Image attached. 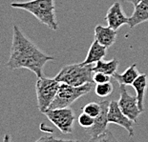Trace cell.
Wrapping results in <instances>:
<instances>
[{
    "mask_svg": "<svg viewBox=\"0 0 148 142\" xmlns=\"http://www.w3.org/2000/svg\"><path fill=\"white\" fill-rule=\"evenodd\" d=\"M52 60H55L53 56L44 53L27 38L17 25H14L11 55L7 62V67L10 70L28 69L37 77H43L44 66Z\"/></svg>",
    "mask_w": 148,
    "mask_h": 142,
    "instance_id": "6da1fadb",
    "label": "cell"
},
{
    "mask_svg": "<svg viewBox=\"0 0 148 142\" xmlns=\"http://www.w3.org/2000/svg\"><path fill=\"white\" fill-rule=\"evenodd\" d=\"M11 6L32 14L37 20L53 31L58 29L56 17L55 0H31L26 2H12Z\"/></svg>",
    "mask_w": 148,
    "mask_h": 142,
    "instance_id": "7a4b0ae2",
    "label": "cell"
},
{
    "mask_svg": "<svg viewBox=\"0 0 148 142\" xmlns=\"http://www.w3.org/2000/svg\"><path fill=\"white\" fill-rule=\"evenodd\" d=\"M93 72L92 65H84L82 62L75 63L64 66L55 78L60 83L79 87L87 83H94Z\"/></svg>",
    "mask_w": 148,
    "mask_h": 142,
    "instance_id": "3957f363",
    "label": "cell"
},
{
    "mask_svg": "<svg viewBox=\"0 0 148 142\" xmlns=\"http://www.w3.org/2000/svg\"><path fill=\"white\" fill-rule=\"evenodd\" d=\"M60 82L56 78L37 77L36 83V91L37 98V107L40 113H44L47 110L50 109L52 103L55 100Z\"/></svg>",
    "mask_w": 148,
    "mask_h": 142,
    "instance_id": "277c9868",
    "label": "cell"
},
{
    "mask_svg": "<svg viewBox=\"0 0 148 142\" xmlns=\"http://www.w3.org/2000/svg\"><path fill=\"white\" fill-rule=\"evenodd\" d=\"M94 84L95 83H87L82 85V86L75 87L68 84L61 83L58 94H56L50 109H59L70 107L79 97L90 93L95 88Z\"/></svg>",
    "mask_w": 148,
    "mask_h": 142,
    "instance_id": "5b68a950",
    "label": "cell"
},
{
    "mask_svg": "<svg viewBox=\"0 0 148 142\" xmlns=\"http://www.w3.org/2000/svg\"><path fill=\"white\" fill-rule=\"evenodd\" d=\"M62 134H68L73 132L75 116L70 107L59 109H49L43 113Z\"/></svg>",
    "mask_w": 148,
    "mask_h": 142,
    "instance_id": "8992f818",
    "label": "cell"
},
{
    "mask_svg": "<svg viewBox=\"0 0 148 142\" xmlns=\"http://www.w3.org/2000/svg\"><path fill=\"white\" fill-rule=\"evenodd\" d=\"M119 106L121 112L130 118L132 121L136 123L138 119V116L141 113L140 108H138L137 96L130 94L126 90L125 85H119Z\"/></svg>",
    "mask_w": 148,
    "mask_h": 142,
    "instance_id": "52a82bcc",
    "label": "cell"
},
{
    "mask_svg": "<svg viewBox=\"0 0 148 142\" xmlns=\"http://www.w3.org/2000/svg\"><path fill=\"white\" fill-rule=\"evenodd\" d=\"M108 123H115V124L121 126L127 131L129 137H134V121L128 118L123 113L121 112L119 106V102L116 100L110 102L109 112H108Z\"/></svg>",
    "mask_w": 148,
    "mask_h": 142,
    "instance_id": "ba28073f",
    "label": "cell"
},
{
    "mask_svg": "<svg viewBox=\"0 0 148 142\" xmlns=\"http://www.w3.org/2000/svg\"><path fill=\"white\" fill-rule=\"evenodd\" d=\"M105 21L110 28H112L115 31H118L123 25H128L129 17L125 15L121 3L115 2L113 3L111 7L109 8L108 12H107L105 15Z\"/></svg>",
    "mask_w": 148,
    "mask_h": 142,
    "instance_id": "9c48e42d",
    "label": "cell"
},
{
    "mask_svg": "<svg viewBox=\"0 0 148 142\" xmlns=\"http://www.w3.org/2000/svg\"><path fill=\"white\" fill-rule=\"evenodd\" d=\"M100 106H101V112L99 115L95 118V124L92 127L85 129L86 132L91 137H97L105 132L107 131V125L108 123V112H109V105L110 102L108 100H104V101H100Z\"/></svg>",
    "mask_w": 148,
    "mask_h": 142,
    "instance_id": "30bf717a",
    "label": "cell"
},
{
    "mask_svg": "<svg viewBox=\"0 0 148 142\" xmlns=\"http://www.w3.org/2000/svg\"><path fill=\"white\" fill-rule=\"evenodd\" d=\"M146 21H148V0H141L135 6L133 14L129 17L128 26L130 29H133Z\"/></svg>",
    "mask_w": 148,
    "mask_h": 142,
    "instance_id": "8fae6325",
    "label": "cell"
},
{
    "mask_svg": "<svg viewBox=\"0 0 148 142\" xmlns=\"http://www.w3.org/2000/svg\"><path fill=\"white\" fill-rule=\"evenodd\" d=\"M116 31L109 26L104 27L102 25H97L95 28V39L107 48L111 47L116 42Z\"/></svg>",
    "mask_w": 148,
    "mask_h": 142,
    "instance_id": "7c38bea8",
    "label": "cell"
},
{
    "mask_svg": "<svg viewBox=\"0 0 148 142\" xmlns=\"http://www.w3.org/2000/svg\"><path fill=\"white\" fill-rule=\"evenodd\" d=\"M106 52H107V47L101 45L99 41H97L95 39V41L91 44L86 58H85V60L82 63L84 65H92L94 63L102 60L105 57Z\"/></svg>",
    "mask_w": 148,
    "mask_h": 142,
    "instance_id": "4fadbf2b",
    "label": "cell"
},
{
    "mask_svg": "<svg viewBox=\"0 0 148 142\" xmlns=\"http://www.w3.org/2000/svg\"><path fill=\"white\" fill-rule=\"evenodd\" d=\"M132 87L134 88V90L136 91L137 94V99L138 108H140V112L143 113L144 111V98H145V93L148 87V76L145 74H140L138 75L133 84Z\"/></svg>",
    "mask_w": 148,
    "mask_h": 142,
    "instance_id": "5bb4252c",
    "label": "cell"
},
{
    "mask_svg": "<svg viewBox=\"0 0 148 142\" xmlns=\"http://www.w3.org/2000/svg\"><path fill=\"white\" fill-rule=\"evenodd\" d=\"M140 74L138 72L137 64H132L125 70L122 74H116L113 75V78L118 82L119 85H132L135 80L138 77Z\"/></svg>",
    "mask_w": 148,
    "mask_h": 142,
    "instance_id": "9a60e30c",
    "label": "cell"
},
{
    "mask_svg": "<svg viewBox=\"0 0 148 142\" xmlns=\"http://www.w3.org/2000/svg\"><path fill=\"white\" fill-rule=\"evenodd\" d=\"M119 59L114 57L110 61H103L100 60L96 63V65L93 67L94 72H103L105 74H108L110 76H113L118 70L119 67Z\"/></svg>",
    "mask_w": 148,
    "mask_h": 142,
    "instance_id": "2e32d148",
    "label": "cell"
},
{
    "mask_svg": "<svg viewBox=\"0 0 148 142\" xmlns=\"http://www.w3.org/2000/svg\"><path fill=\"white\" fill-rule=\"evenodd\" d=\"M114 91V86L111 82L97 84L95 87V93L99 97H107L111 96Z\"/></svg>",
    "mask_w": 148,
    "mask_h": 142,
    "instance_id": "e0dca14e",
    "label": "cell"
},
{
    "mask_svg": "<svg viewBox=\"0 0 148 142\" xmlns=\"http://www.w3.org/2000/svg\"><path fill=\"white\" fill-rule=\"evenodd\" d=\"M82 111L84 113H88V115H91L92 117L96 118L97 116L100 113V112H101V106H100V103L90 102L83 107Z\"/></svg>",
    "mask_w": 148,
    "mask_h": 142,
    "instance_id": "ac0fdd59",
    "label": "cell"
},
{
    "mask_svg": "<svg viewBox=\"0 0 148 142\" xmlns=\"http://www.w3.org/2000/svg\"><path fill=\"white\" fill-rule=\"evenodd\" d=\"M88 142H119L116 138L113 135V134L110 131L107 130L103 134L97 135V137H91V139Z\"/></svg>",
    "mask_w": 148,
    "mask_h": 142,
    "instance_id": "d6986e66",
    "label": "cell"
},
{
    "mask_svg": "<svg viewBox=\"0 0 148 142\" xmlns=\"http://www.w3.org/2000/svg\"><path fill=\"white\" fill-rule=\"evenodd\" d=\"M77 121H78V124H79L81 127H83L84 129H88V128L92 127V126L95 124V118L84 112L79 115V116H78V118H77Z\"/></svg>",
    "mask_w": 148,
    "mask_h": 142,
    "instance_id": "ffe728a7",
    "label": "cell"
},
{
    "mask_svg": "<svg viewBox=\"0 0 148 142\" xmlns=\"http://www.w3.org/2000/svg\"><path fill=\"white\" fill-rule=\"evenodd\" d=\"M93 81H94V83H96V84L110 82V75L103 74V72H94Z\"/></svg>",
    "mask_w": 148,
    "mask_h": 142,
    "instance_id": "44dd1931",
    "label": "cell"
},
{
    "mask_svg": "<svg viewBox=\"0 0 148 142\" xmlns=\"http://www.w3.org/2000/svg\"><path fill=\"white\" fill-rule=\"evenodd\" d=\"M34 142H81L79 140H71V139H60V138H56L52 135H45V137H40Z\"/></svg>",
    "mask_w": 148,
    "mask_h": 142,
    "instance_id": "7402d4cb",
    "label": "cell"
},
{
    "mask_svg": "<svg viewBox=\"0 0 148 142\" xmlns=\"http://www.w3.org/2000/svg\"><path fill=\"white\" fill-rule=\"evenodd\" d=\"M3 142H12V139H11V135L6 134L4 135V138H3Z\"/></svg>",
    "mask_w": 148,
    "mask_h": 142,
    "instance_id": "603a6c76",
    "label": "cell"
},
{
    "mask_svg": "<svg viewBox=\"0 0 148 142\" xmlns=\"http://www.w3.org/2000/svg\"><path fill=\"white\" fill-rule=\"evenodd\" d=\"M125 1H127L129 3H131V4H133L134 6H136L138 3H140L141 0H125Z\"/></svg>",
    "mask_w": 148,
    "mask_h": 142,
    "instance_id": "cb8c5ba5",
    "label": "cell"
}]
</instances>
